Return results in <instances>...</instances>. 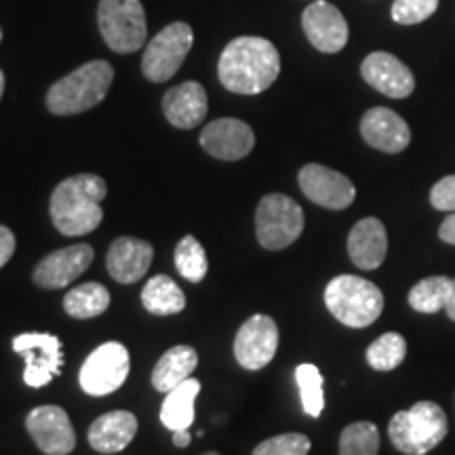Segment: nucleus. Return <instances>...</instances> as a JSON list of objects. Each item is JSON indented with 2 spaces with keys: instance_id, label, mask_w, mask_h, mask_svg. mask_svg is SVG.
Returning a JSON list of instances; mask_svg holds the SVG:
<instances>
[{
  "instance_id": "1",
  "label": "nucleus",
  "mask_w": 455,
  "mask_h": 455,
  "mask_svg": "<svg viewBox=\"0 0 455 455\" xmlns=\"http://www.w3.org/2000/svg\"><path fill=\"white\" fill-rule=\"evenodd\" d=\"M281 74V55L275 44L259 36H241L221 51L220 83L236 95H258L270 89Z\"/></svg>"
},
{
  "instance_id": "2",
  "label": "nucleus",
  "mask_w": 455,
  "mask_h": 455,
  "mask_svg": "<svg viewBox=\"0 0 455 455\" xmlns=\"http://www.w3.org/2000/svg\"><path fill=\"white\" fill-rule=\"evenodd\" d=\"M108 195L100 175L81 173L61 181L51 195V220L64 236H84L104 220L101 201Z\"/></svg>"
},
{
  "instance_id": "3",
  "label": "nucleus",
  "mask_w": 455,
  "mask_h": 455,
  "mask_svg": "<svg viewBox=\"0 0 455 455\" xmlns=\"http://www.w3.org/2000/svg\"><path fill=\"white\" fill-rule=\"evenodd\" d=\"M114 70L104 60L89 61L68 76L57 81L47 93L49 112L57 116H70V114L87 112L100 106L106 100L112 87Z\"/></svg>"
},
{
  "instance_id": "4",
  "label": "nucleus",
  "mask_w": 455,
  "mask_h": 455,
  "mask_svg": "<svg viewBox=\"0 0 455 455\" xmlns=\"http://www.w3.org/2000/svg\"><path fill=\"white\" fill-rule=\"evenodd\" d=\"M447 432V413L432 401H419L407 411L395 413L388 424L392 445L405 455L430 453L445 441Z\"/></svg>"
},
{
  "instance_id": "5",
  "label": "nucleus",
  "mask_w": 455,
  "mask_h": 455,
  "mask_svg": "<svg viewBox=\"0 0 455 455\" xmlns=\"http://www.w3.org/2000/svg\"><path fill=\"white\" fill-rule=\"evenodd\" d=\"M325 304L341 325L363 329L382 316L384 293L367 278L339 275L327 284Z\"/></svg>"
},
{
  "instance_id": "6",
  "label": "nucleus",
  "mask_w": 455,
  "mask_h": 455,
  "mask_svg": "<svg viewBox=\"0 0 455 455\" xmlns=\"http://www.w3.org/2000/svg\"><path fill=\"white\" fill-rule=\"evenodd\" d=\"M98 24L106 44L116 53H135L146 44L148 21L140 0H101Z\"/></svg>"
},
{
  "instance_id": "7",
  "label": "nucleus",
  "mask_w": 455,
  "mask_h": 455,
  "mask_svg": "<svg viewBox=\"0 0 455 455\" xmlns=\"http://www.w3.org/2000/svg\"><path fill=\"white\" fill-rule=\"evenodd\" d=\"M304 232V212L291 196H264L255 212V235L258 243L268 251H281L298 241Z\"/></svg>"
},
{
  "instance_id": "8",
  "label": "nucleus",
  "mask_w": 455,
  "mask_h": 455,
  "mask_svg": "<svg viewBox=\"0 0 455 455\" xmlns=\"http://www.w3.org/2000/svg\"><path fill=\"white\" fill-rule=\"evenodd\" d=\"M192 43H195V32L184 21H175V24L163 28L148 43L144 57H141L144 76L152 83H167L184 64L186 55L192 49Z\"/></svg>"
},
{
  "instance_id": "9",
  "label": "nucleus",
  "mask_w": 455,
  "mask_h": 455,
  "mask_svg": "<svg viewBox=\"0 0 455 455\" xmlns=\"http://www.w3.org/2000/svg\"><path fill=\"white\" fill-rule=\"evenodd\" d=\"M131 356L121 341H106L83 363L78 382L91 396H106L118 390L129 378Z\"/></svg>"
},
{
  "instance_id": "10",
  "label": "nucleus",
  "mask_w": 455,
  "mask_h": 455,
  "mask_svg": "<svg viewBox=\"0 0 455 455\" xmlns=\"http://www.w3.org/2000/svg\"><path fill=\"white\" fill-rule=\"evenodd\" d=\"M13 350L24 356V382L30 388H43L64 367L61 339L51 333H21L13 338Z\"/></svg>"
},
{
  "instance_id": "11",
  "label": "nucleus",
  "mask_w": 455,
  "mask_h": 455,
  "mask_svg": "<svg viewBox=\"0 0 455 455\" xmlns=\"http://www.w3.org/2000/svg\"><path fill=\"white\" fill-rule=\"evenodd\" d=\"M278 350V327L268 315H255L244 321L235 338V356L238 365L249 371H259L270 365Z\"/></svg>"
},
{
  "instance_id": "12",
  "label": "nucleus",
  "mask_w": 455,
  "mask_h": 455,
  "mask_svg": "<svg viewBox=\"0 0 455 455\" xmlns=\"http://www.w3.org/2000/svg\"><path fill=\"white\" fill-rule=\"evenodd\" d=\"M298 181L308 201L318 204V207L333 209V212L350 207L356 198L355 184L339 171L329 169L325 164L310 163L301 167Z\"/></svg>"
},
{
  "instance_id": "13",
  "label": "nucleus",
  "mask_w": 455,
  "mask_h": 455,
  "mask_svg": "<svg viewBox=\"0 0 455 455\" xmlns=\"http://www.w3.org/2000/svg\"><path fill=\"white\" fill-rule=\"evenodd\" d=\"M26 428L36 447L47 455H68L76 447V432L70 418L57 405L32 409L26 418Z\"/></svg>"
},
{
  "instance_id": "14",
  "label": "nucleus",
  "mask_w": 455,
  "mask_h": 455,
  "mask_svg": "<svg viewBox=\"0 0 455 455\" xmlns=\"http://www.w3.org/2000/svg\"><path fill=\"white\" fill-rule=\"evenodd\" d=\"M301 28L312 47L321 53H339L348 44V21L327 0H315L301 15Z\"/></svg>"
},
{
  "instance_id": "15",
  "label": "nucleus",
  "mask_w": 455,
  "mask_h": 455,
  "mask_svg": "<svg viewBox=\"0 0 455 455\" xmlns=\"http://www.w3.org/2000/svg\"><path fill=\"white\" fill-rule=\"evenodd\" d=\"M201 146L218 161H241L251 155L255 133L238 118H218L201 131Z\"/></svg>"
},
{
  "instance_id": "16",
  "label": "nucleus",
  "mask_w": 455,
  "mask_h": 455,
  "mask_svg": "<svg viewBox=\"0 0 455 455\" xmlns=\"http://www.w3.org/2000/svg\"><path fill=\"white\" fill-rule=\"evenodd\" d=\"M91 261L93 249L89 244H72L38 261L32 278L41 289H64L89 268Z\"/></svg>"
},
{
  "instance_id": "17",
  "label": "nucleus",
  "mask_w": 455,
  "mask_h": 455,
  "mask_svg": "<svg viewBox=\"0 0 455 455\" xmlns=\"http://www.w3.org/2000/svg\"><path fill=\"white\" fill-rule=\"evenodd\" d=\"M361 74L367 84L392 100H405L415 89L413 72L398 57L386 51H375L367 55L361 66Z\"/></svg>"
},
{
  "instance_id": "18",
  "label": "nucleus",
  "mask_w": 455,
  "mask_h": 455,
  "mask_svg": "<svg viewBox=\"0 0 455 455\" xmlns=\"http://www.w3.org/2000/svg\"><path fill=\"white\" fill-rule=\"evenodd\" d=\"M361 135L369 146L386 155H398L411 141V129L390 108H371L361 121Z\"/></svg>"
},
{
  "instance_id": "19",
  "label": "nucleus",
  "mask_w": 455,
  "mask_h": 455,
  "mask_svg": "<svg viewBox=\"0 0 455 455\" xmlns=\"http://www.w3.org/2000/svg\"><path fill=\"white\" fill-rule=\"evenodd\" d=\"M155 249L148 241L133 236L116 238L108 249L106 266L110 276L121 284L138 283L150 268Z\"/></svg>"
},
{
  "instance_id": "20",
  "label": "nucleus",
  "mask_w": 455,
  "mask_h": 455,
  "mask_svg": "<svg viewBox=\"0 0 455 455\" xmlns=\"http://www.w3.org/2000/svg\"><path fill=\"white\" fill-rule=\"evenodd\" d=\"M209 110L207 91L201 83L186 81L169 89L163 98L164 118L178 129H195L204 121Z\"/></svg>"
},
{
  "instance_id": "21",
  "label": "nucleus",
  "mask_w": 455,
  "mask_h": 455,
  "mask_svg": "<svg viewBox=\"0 0 455 455\" xmlns=\"http://www.w3.org/2000/svg\"><path fill=\"white\" fill-rule=\"evenodd\" d=\"M388 253L386 226L378 218L356 221L348 235V255L352 264L361 270H375L384 264Z\"/></svg>"
},
{
  "instance_id": "22",
  "label": "nucleus",
  "mask_w": 455,
  "mask_h": 455,
  "mask_svg": "<svg viewBox=\"0 0 455 455\" xmlns=\"http://www.w3.org/2000/svg\"><path fill=\"white\" fill-rule=\"evenodd\" d=\"M138 435V418L129 411H110L95 419L89 428V445L95 451L112 455L129 447Z\"/></svg>"
},
{
  "instance_id": "23",
  "label": "nucleus",
  "mask_w": 455,
  "mask_h": 455,
  "mask_svg": "<svg viewBox=\"0 0 455 455\" xmlns=\"http://www.w3.org/2000/svg\"><path fill=\"white\" fill-rule=\"evenodd\" d=\"M198 367V355L192 346H173V348L164 352L158 358L155 371H152V386L158 392H169L175 386L186 382L188 378H192V373Z\"/></svg>"
},
{
  "instance_id": "24",
  "label": "nucleus",
  "mask_w": 455,
  "mask_h": 455,
  "mask_svg": "<svg viewBox=\"0 0 455 455\" xmlns=\"http://www.w3.org/2000/svg\"><path fill=\"white\" fill-rule=\"evenodd\" d=\"M198 392H201V382L195 378H188L186 382L167 392L161 407V422L164 428L171 432L190 430V426L195 424V403Z\"/></svg>"
},
{
  "instance_id": "25",
  "label": "nucleus",
  "mask_w": 455,
  "mask_h": 455,
  "mask_svg": "<svg viewBox=\"0 0 455 455\" xmlns=\"http://www.w3.org/2000/svg\"><path fill=\"white\" fill-rule=\"evenodd\" d=\"M141 304L150 315L171 316L186 308V295L167 275H156L141 289Z\"/></svg>"
},
{
  "instance_id": "26",
  "label": "nucleus",
  "mask_w": 455,
  "mask_h": 455,
  "mask_svg": "<svg viewBox=\"0 0 455 455\" xmlns=\"http://www.w3.org/2000/svg\"><path fill=\"white\" fill-rule=\"evenodd\" d=\"M110 306V291L100 283H83L66 293L64 310L72 318L87 321L104 315Z\"/></svg>"
},
{
  "instance_id": "27",
  "label": "nucleus",
  "mask_w": 455,
  "mask_h": 455,
  "mask_svg": "<svg viewBox=\"0 0 455 455\" xmlns=\"http://www.w3.org/2000/svg\"><path fill=\"white\" fill-rule=\"evenodd\" d=\"M453 278L449 276H428L409 291V306L413 310L422 312V315H436V312L445 310V304L451 293Z\"/></svg>"
},
{
  "instance_id": "28",
  "label": "nucleus",
  "mask_w": 455,
  "mask_h": 455,
  "mask_svg": "<svg viewBox=\"0 0 455 455\" xmlns=\"http://www.w3.org/2000/svg\"><path fill=\"white\" fill-rule=\"evenodd\" d=\"M407 341L398 333H384L367 348V363L375 371H392L405 361Z\"/></svg>"
},
{
  "instance_id": "29",
  "label": "nucleus",
  "mask_w": 455,
  "mask_h": 455,
  "mask_svg": "<svg viewBox=\"0 0 455 455\" xmlns=\"http://www.w3.org/2000/svg\"><path fill=\"white\" fill-rule=\"evenodd\" d=\"M295 382H298L301 407L310 418H321L325 409V392H323V375L316 365L304 363L295 369Z\"/></svg>"
},
{
  "instance_id": "30",
  "label": "nucleus",
  "mask_w": 455,
  "mask_h": 455,
  "mask_svg": "<svg viewBox=\"0 0 455 455\" xmlns=\"http://www.w3.org/2000/svg\"><path fill=\"white\" fill-rule=\"evenodd\" d=\"M175 268L186 281L201 283L207 276L209 259L195 236H184L175 247Z\"/></svg>"
},
{
  "instance_id": "31",
  "label": "nucleus",
  "mask_w": 455,
  "mask_h": 455,
  "mask_svg": "<svg viewBox=\"0 0 455 455\" xmlns=\"http://www.w3.org/2000/svg\"><path fill=\"white\" fill-rule=\"evenodd\" d=\"M379 430L373 422L346 426L339 436V455H378Z\"/></svg>"
},
{
  "instance_id": "32",
  "label": "nucleus",
  "mask_w": 455,
  "mask_h": 455,
  "mask_svg": "<svg viewBox=\"0 0 455 455\" xmlns=\"http://www.w3.org/2000/svg\"><path fill=\"white\" fill-rule=\"evenodd\" d=\"M312 447L310 439L299 432H287V435L272 436L259 443L251 455H308Z\"/></svg>"
},
{
  "instance_id": "33",
  "label": "nucleus",
  "mask_w": 455,
  "mask_h": 455,
  "mask_svg": "<svg viewBox=\"0 0 455 455\" xmlns=\"http://www.w3.org/2000/svg\"><path fill=\"white\" fill-rule=\"evenodd\" d=\"M436 9H439V0H395L390 13L396 24L415 26L435 15Z\"/></svg>"
},
{
  "instance_id": "34",
  "label": "nucleus",
  "mask_w": 455,
  "mask_h": 455,
  "mask_svg": "<svg viewBox=\"0 0 455 455\" xmlns=\"http://www.w3.org/2000/svg\"><path fill=\"white\" fill-rule=\"evenodd\" d=\"M430 203L436 212L455 213V175H447L432 186Z\"/></svg>"
},
{
  "instance_id": "35",
  "label": "nucleus",
  "mask_w": 455,
  "mask_h": 455,
  "mask_svg": "<svg viewBox=\"0 0 455 455\" xmlns=\"http://www.w3.org/2000/svg\"><path fill=\"white\" fill-rule=\"evenodd\" d=\"M15 253V235L7 226H0V268L13 258Z\"/></svg>"
},
{
  "instance_id": "36",
  "label": "nucleus",
  "mask_w": 455,
  "mask_h": 455,
  "mask_svg": "<svg viewBox=\"0 0 455 455\" xmlns=\"http://www.w3.org/2000/svg\"><path fill=\"white\" fill-rule=\"evenodd\" d=\"M439 238L447 244H455V213H449L439 228Z\"/></svg>"
},
{
  "instance_id": "37",
  "label": "nucleus",
  "mask_w": 455,
  "mask_h": 455,
  "mask_svg": "<svg viewBox=\"0 0 455 455\" xmlns=\"http://www.w3.org/2000/svg\"><path fill=\"white\" fill-rule=\"evenodd\" d=\"M190 441H192L190 430H178V432H173V445H175V447L184 449V447L190 445Z\"/></svg>"
},
{
  "instance_id": "38",
  "label": "nucleus",
  "mask_w": 455,
  "mask_h": 455,
  "mask_svg": "<svg viewBox=\"0 0 455 455\" xmlns=\"http://www.w3.org/2000/svg\"><path fill=\"white\" fill-rule=\"evenodd\" d=\"M445 312H447V316L455 323V278H453V284H451V293H449V299L445 304Z\"/></svg>"
},
{
  "instance_id": "39",
  "label": "nucleus",
  "mask_w": 455,
  "mask_h": 455,
  "mask_svg": "<svg viewBox=\"0 0 455 455\" xmlns=\"http://www.w3.org/2000/svg\"><path fill=\"white\" fill-rule=\"evenodd\" d=\"M3 93H4V74L0 70V100H3Z\"/></svg>"
},
{
  "instance_id": "40",
  "label": "nucleus",
  "mask_w": 455,
  "mask_h": 455,
  "mask_svg": "<svg viewBox=\"0 0 455 455\" xmlns=\"http://www.w3.org/2000/svg\"><path fill=\"white\" fill-rule=\"evenodd\" d=\"M203 455H220V453H215V451H207V453H203Z\"/></svg>"
},
{
  "instance_id": "41",
  "label": "nucleus",
  "mask_w": 455,
  "mask_h": 455,
  "mask_svg": "<svg viewBox=\"0 0 455 455\" xmlns=\"http://www.w3.org/2000/svg\"><path fill=\"white\" fill-rule=\"evenodd\" d=\"M0 41H3V30H0Z\"/></svg>"
}]
</instances>
